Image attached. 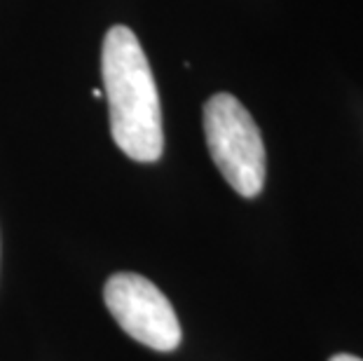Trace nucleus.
I'll list each match as a JSON object with an SVG mask.
<instances>
[{
  "label": "nucleus",
  "instance_id": "obj_1",
  "mask_svg": "<svg viewBox=\"0 0 363 361\" xmlns=\"http://www.w3.org/2000/svg\"><path fill=\"white\" fill-rule=\"evenodd\" d=\"M104 94L118 148L136 162H157L164 150L162 109L148 57L127 26H113L101 50Z\"/></svg>",
  "mask_w": 363,
  "mask_h": 361
},
{
  "label": "nucleus",
  "instance_id": "obj_2",
  "mask_svg": "<svg viewBox=\"0 0 363 361\" xmlns=\"http://www.w3.org/2000/svg\"><path fill=\"white\" fill-rule=\"evenodd\" d=\"M208 152L235 193L256 197L265 186V143L251 113L233 94H213L204 104Z\"/></svg>",
  "mask_w": 363,
  "mask_h": 361
},
{
  "label": "nucleus",
  "instance_id": "obj_3",
  "mask_svg": "<svg viewBox=\"0 0 363 361\" xmlns=\"http://www.w3.org/2000/svg\"><path fill=\"white\" fill-rule=\"evenodd\" d=\"M106 307L122 331L157 352L181 345V324L169 298L150 279L134 272H118L106 282Z\"/></svg>",
  "mask_w": 363,
  "mask_h": 361
},
{
  "label": "nucleus",
  "instance_id": "obj_4",
  "mask_svg": "<svg viewBox=\"0 0 363 361\" xmlns=\"http://www.w3.org/2000/svg\"><path fill=\"white\" fill-rule=\"evenodd\" d=\"M330 361H363V359L354 357V355H335V357H330Z\"/></svg>",
  "mask_w": 363,
  "mask_h": 361
}]
</instances>
